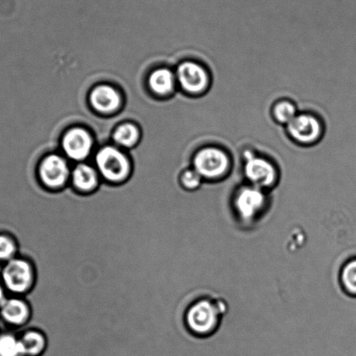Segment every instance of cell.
I'll use <instances>...</instances> for the list:
<instances>
[{
    "label": "cell",
    "instance_id": "cell-2",
    "mask_svg": "<svg viewBox=\"0 0 356 356\" xmlns=\"http://www.w3.org/2000/svg\"><path fill=\"white\" fill-rule=\"evenodd\" d=\"M193 165L195 170L202 178L216 179L222 177L228 171L230 159L220 148L205 147L196 154Z\"/></svg>",
    "mask_w": 356,
    "mask_h": 356
},
{
    "label": "cell",
    "instance_id": "cell-21",
    "mask_svg": "<svg viewBox=\"0 0 356 356\" xmlns=\"http://www.w3.org/2000/svg\"><path fill=\"white\" fill-rule=\"evenodd\" d=\"M202 178L195 170H188L181 175V184L186 189H195L202 183Z\"/></svg>",
    "mask_w": 356,
    "mask_h": 356
},
{
    "label": "cell",
    "instance_id": "cell-11",
    "mask_svg": "<svg viewBox=\"0 0 356 356\" xmlns=\"http://www.w3.org/2000/svg\"><path fill=\"white\" fill-rule=\"evenodd\" d=\"M264 204V193L257 188H244L236 199L237 209L245 218L253 217Z\"/></svg>",
    "mask_w": 356,
    "mask_h": 356
},
{
    "label": "cell",
    "instance_id": "cell-12",
    "mask_svg": "<svg viewBox=\"0 0 356 356\" xmlns=\"http://www.w3.org/2000/svg\"><path fill=\"white\" fill-rule=\"evenodd\" d=\"M72 182L79 193H91L99 186L98 175L88 165H79L72 174Z\"/></svg>",
    "mask_w": 356,
    "mask_h": 356
},
{
    "label": "cell",
    "instance_id": "cell-10",
    "mask_svg": "<svg viewBox=\"0 0 356 356\" xmlns=\"http://www.w3.org/2000/svg\"><path fill=\"white\" fill-rule=\"evenodd\" d=\"M65 154L75 161L85 159L91 151L92 140L88 133L81 129H75L65 134L63 140Z\"/></svg>",
    "mask_w": 356,
    "mask_h": 356
},
{
    "label": "cell",
    "instance_id": "cell-20",
    "mask_svg": "<svg viewBox=\"0 0 356 356\" xmlns=\"http://www.w3.org/2000/svg\"><path fill=\"white\" fill-rule=\"evenodd\" d=\"M342 284L352 295H356V259L349 261L341 273Z\"/></svg>",
    "mask_w": 356,
    "mask_h": 356
},
{
    "label": "cell",
    "instance_id": "cell-15",
    "mask_svg": "<svg viewBox=\"0 0 356 356\" xmlns=\"http://www.w3.org/2000/svg\"><path fill=\"white\" fill-rule=\"evenodd\" d=\"M150 86L159 95H168L175 86L174 75L167 69H160L151 75Z\"/></svg>",
    "mask_w": 356,
    "mask_h": 356
},
{
    "label": "cell",
    "instance_id": "cell-17",
    "mask_svg": "<svg viewBox=\"0 0 356 356\" xmlns=\"http://www.w3.org/2000/svg\"><path fill=\"white\" fill-rule=\"evenodd\" d=\"M19 255L18 243L12 234L0 232V262L6 264Z\"/></svg>",
    "mask_w": 356,
    "mask_h": 356
},
{
    "label": "cell",
    "instance_id": "cell-6",
    "mask_svg": "<svg viewBox=\"0 0 356 356\" xmlns=\"http://www.w3.org/2000/svg\"><path fill=\"white\" fill-rule=\"evenodd\" d=\"M40 178L42 184L53 191L64 188L69 179L67 162L57 155H51L41 163Z\"/></svg>",
    "mask_w": 356,
    "mask_h": 356
},
{
    "label": "cell",
    "instance_id": "cell-14",
    "mask_svg": "<svg viewBox=\"0 0 356 356\" xmlns=\"http://www.w3.org/2000/svg\"><path fill=\"white\" fill-rule=\"evenodd\" d=\"M22 342L24 355L42 356L47 347L46 335L42 332L29 330L18 334Z\"/></svg>",
    "mask_w": 356,
    "mask_h": 356
},
{
    "label": "cell",
    "instance_id": "cell-4",
    "mask_svg": "<svg viewBox=\"0 0 356 356\" xmlns=\"http://www.w3.org/2000/svg\"><path fill=\"white\" fill-rule=\"evenodd\" d=\"M185 321L190 332L196 334H206L216 326V307L209 300H200L186 310Z\"/></svg>",
    "mask_w": 356,
    "mask_h": 356
},
{
    "label": "cell",
    "instance_id": "cell-22",
    "mask_svg": "<svg viewBox=\"0 0 356 356\" xmlns=\"http://www.w3.org/2000/svg\"><path fill=\"white\" fill-rule=\"evenodd\" d=\"M6 299H8V291H6L1 280H0V307L2 306V304L5 302Z\"/></svg>",
    "mask_w": 356,
    "mask_h": 356
},
{
    "label": "cell",
    "instance_id": "cell-5",
    "mask_svg": "<svg viewBox=\"0 0 356 356\" xmlns=\"http://www.w3.org/2000/svg\"><path fill=\"white\" fill-rule=\"evenodd\" d=\"M245 174L252 183L258 186H269L275 182L276 170L274 165L266 159L255 156L252 151L244 153Z\"/></svg>",
    "mask_w": 356,
    "mask_h": 356
},
{
    "label": "cell",
    "instance_id": "cell-8",
    "mask_svg": "<svg viewBox=\"0 0 356 356\" xmlns=\"http://www.w3.org/2000/svg\"><path fill=\"white\" fill-rule=\"evenodd\" d=\"M290 136L302 144L316 143L321 136V125L317 118L310 114H300L288 125Z\"/></svg>",
    "mask_w": 356,
    "mask_h": 356
},
{
    "label": "cell",
    "instance_id": "cell-16",
    "mask_svg": "<svg viewBox=\"0 0 356 356\" xmlns=\"http://www.w3.org/2000/svg\"><path fill=\"white\" fill-rule=\"evenodd\" d=\"M0 356H25L19 337L15 332L0 334Z\"/></svg>",
    "mask_w": 356,
    "mask_h": 356
},
{
    "label": "cell",
    "instance_id": "cell-1",
    "mask_svg": "<svg viewBox=\"0 0 356 356\" xmlns=\"http://www.w3.org/2000/svg\"><path fill=\"white\" fill-rule=\"evenodd\" d=\"M0 280L6 291L13 296H24L33 288L35 272L32 262L17 257L6 262L0 271Z\"/></svg>",
    "mask_w": 356,
    "mask_h": 356
},
{
    "label": "cell",
    "instance_id": "cell-3",
    "mask_svg": "<svg viewBox=\"0 0 356 356\" xmlns=\"http://www.w3.org/2000/svg\"><path fill=\"white\" fill-rule=\"evenodd\" d=\"M96 163L100 174L112 183H120L127 178L130 167L127 158L113 147H105L99 152Z\"/></svg>",
    "mask_w": 356,
    "mask_h": 356
},
{
    "label": "cell",
    "instance_id": "cell-19",
    "mask_svg": "<svg viewBox=\"0 0 356 356\" xmlns=\"http://www.w3.org/2000/svg\"><path fill=\"white\" fill-rule=\"evenodd\" d=\"M274 115L277 122L289 125L297 116L296 106L289 102H279L275 106Z\"/></svg>",
    "mask_w": 356,
    "mask_h": 356
},
{
    "label": "cell",
    "instance_id": "cell-18",
    "mask_svg": "<svg viewBox=\"0 0 356 356\" xmlns=\"http://www.w3.org/2000/svg\"><path fill=\"white\" fill-rule=\"evenodd\" d=\"M139 138V131L137 127L131 124L118 127L115 134H114V140L120 145L124 147H132L136 144Z\"/></svg>",
    "mask_w": 356,
    "mask_h": 356
},
{
    "label": "cell",
    "instance_id": "cell-13",
    "mask_svg": "<svg viewBox=\"0 0 356 356\" xmlns=\"http://www.w3.org/2000/svg\"><path fill=\"white\" fill-rule=\"evenodd\" d=\"M120 95L108 86H100L91 93V102L100 112H112L120 105Z\"/></svg>",
    "mask_w": 356,
    "mask_h": 356
},
{
    "label": "cell",
    "instance_id": "cell-7",
    "mask_svg": "<svg viewBox=\"0 0 356 356\" xmlns=\"http://www.w3.org/2000/svg\"><path fill=\"white\" fill-rule=\"evenodd\" d=\"M177 76L182 88L190 93H202L209 86V72L195 62H184L179 65Z\"/></svg>",
    "mask_w": 356,
    "mask_h": 356
},
{
    "label": "cell",
    "instance_id": "cell-9",
    "mask_svg": "<svg viewBox=\"0 0 356 356\" xmlns=\"http://www.w3.org/2000/svg\"><path fill=\"white\" fill-rule=\"evenodd\" d=\"M30 317L29 304L22 296L8 297L0 307V318L15 330L29 323Z\"/></svg>",
    "mask_w": 356,
    "mask_h": 356
}]
</instances>
